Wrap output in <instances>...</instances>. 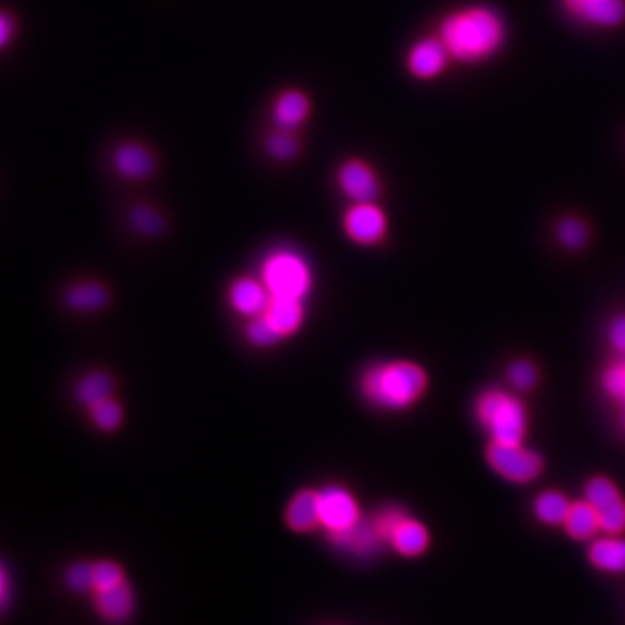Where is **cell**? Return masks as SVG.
Masks as SVG:
<instances>
[{"instance_id":"obj_31","label":"cell","mask_w":625,"mask_h":625,"mask_svg":"<svg viewBox=\"0 0 625 625\" xmlns=\"http://www.w3.org/2000/svg\"><path fill=\"white\" fill-rule=\"evenodd\" d=\"M131 223L143 235H157L164 228V221L150 207H136L131 212Z\"/></svg>"},{"instance_id":"obj_24","label":"cell","mask_w":625,"mask_h":625,"mask_svg":"<svg viewBox=\"0 0 625 625\" xmlns=\"http://www.w3.org/2000/svg\"><path fill=\"white\" fill-rule=\"evenodd\" d=\"M125 580H129L127 573H125L124 566L119 565L117 561H93V591L91 594L124 584Z\"/></svg>"},{"instance_id":"obj_29","label":"cell","mask_w":625,"mask_h":625,"mask_svg":"<svg viewBox=\"0 0 625 625\" xmlns=\"http://www.w3.org/2000/svg\"><path fill=\"white\" fill-rule=\"evenodd\" d=\"M266 150L270 153V157L275 158V160H282V162H287V160H292V158L297 157V153H299V143H297V139L290 134V131H280L275 132V134H271L268 141H266Z\"/></svg>"},{"instance_id":"obj_8","label":"cell","mask_w":625,"mask_h":625,"mask_svg":"<svg viewBox=\"0 0 625 625\" xmlns=\"http://www.w3.org/2000/svg\"><path fill=\"white\" fill-rule=\"evenodd\" d=\"M586 500L596 509L603 532L608 535L625 532V499L610 478L596 476L587 481Z\"/></svg>"},{"instance_id":"obj_15","label":"cell","mask_w":625,"mask_h":625,"mask_svg":"<svg viewBox=\"0 0 625 625\" xmlns=\"http://www.w3.org/2000/svg\"><path fill=\"white\" fill-rule=\"evenodd\" d=\"M566 6L591 27L615 28L625 21V0H577Z\"/></svg>"},{"instance_id":"obj_23","label":"cell","mask_w":625,"mask_h":625,"mask_svg":"<svg viewBox=\"0 0 625 625\" xmlns=\"http://www.w3.org/2000/svg\"><path fill=\"white\" fill-rule=\"evenodd\" d=\"M113 388V379L106 372H89L77 382L75 396L82 405L91 408L96 403L112 398Z\"/></svg>"},{"instance_id":"obj_11","label":"cell","mask_w":625,"mask_h":625,"mask_svg":"<svg viewBox=\"0 0 625 625\" xmlns=\"http://www.w3.org/2000/svg\"><path fill=\"white\" fill-rule=\"evenodd\" d=\"M337 185L353 204L375 202L381 193V183L374 169L362 160H348L337 172Z\"/></svg>"},{"instance_id":"obj_30","label":"cell","mask_w":625,"mask_h":625,"mask_svg":"<svg viewBox=\"0 0 625 625\" xmlns=\"http://www.w3.org/2000/svg\"><path fill=\"white\" fill-rule=\"evenodd\" d=\"M507 379H509L514 389L530 391V389L535 388V384L539 381V372H537L532 362L516 360L507 369Z\"/></svg>"},{"instance_id":"obj_25","label":"cell","mask_w":625,"mask_h":625,"mask_svg":"<svg viewBox=\"0 0 625 625\" xmlns=\"http://www.w3.org/2000/svg\"><path fill=\"white\" fill-rule=\"evenodd\" d=\"M66 589L75 594H91L93 591V561H75L65 570Z\"/></svg>"},{"instance_id":"obj_17","label":"cell","mask_w":625,"mask_h":625,"mask_svg":"<svg viewBox=\"0 0 625 625\" xmlns=\"http://www.w3.org/2000/svg\"><path fill=\"white\" fill-rule=\"evenodd\" d=\"M264 318L271 327L283 337L294 336L297 330L303 327L304 306L301 299L292 297H271L268 308L264 311Z\"/></svg>"},{"instance_id":"obj_19","label":"cell","mask_w":625,"mask_h":625,"mask_svg":"<svg viewBox=\"0 0 625 625\" xmlns=\"http://www.w3.org/2000/svg\"><path fill=\"white\" fill-rule=\"evenodd\" d=\"M310 101L299 91L280 94L273 106V119L282 131H292L308 119Z\"/></svg>"},{"instance_id":"obj_3","label":"cell","mask_w":625,"mask_h":625,"mask_svg":"<svg viewBox=\"0 0 625 625\" xmlns=\"http://www.w3.org/2000/svg\"><path fill=\"white\" fill-rule=\"evenodd\" d=\"M476 419L495 443L520 445L527 438L528 412L520 398L504 389H487L476 400Z\"/></svg>"},{"instance_id":"obj_36","label":"cell","mask_w":625,"mask_h":625,"mask_svg":"<svg viewBox=\"0 0 625 625\" xmlns=\"http://www.w3.org/2000/svg\"><path fill=\"white\" fill-rule=\"evenodd\" d=\"M624 429H625V415H624Z\"/></svg>"},{"instance_id":"obj_32","label":"cell","mask_w":625,"mask_h":625,"mask_svg":"<svg viewBox=\"0 0 625 625\" xmlns=\"http://www.w3.org/2000/svg\"><path fill=\"white\" fill-rule=\"evenodd\" d=\"M603 386L608 395L617 398V400H625V365L615 363L610 369L606 370L603 375Z\"/></svg>"},{"instance_id":"obj_26","label":"cell","mask_w":625,"mask_h":625,"mask_svg":"<svg viewBox=\"0 0 625 625\" xmlns=\"http://www.w3.org/2000/svg\"><path fill=\"white\" fill-rule=\"evenodd\" d=\"M89 412H91L94 426L101 431H106V433H112L119 428L122 419H124L122 407L113 398L96 403L94 407L89 408Z\"/></svg>"},{"instance_id":"obj_21","label":"cell","mask_w":625,"mask_h":625,"mask_svg":"<svg viewBox=\"0 0 625 625\" xmlns=\"http://www.w3.org/2000/svg\"><path fill=\"white\" fill-rule=\"evenodd\" d=\"M570 507L572 502L565 494H561L558 490H546L537 495V499L533 502V513L540 523H544L547 527H556L565 523Z\"/></svg>"},{"instance_id":"obj_13","label":"cell","mask_w":625,"mask_h":625,"mask_svg":"<svg viewBox=\"0 0 625 625\" xmlns=\"http://www.w3.org/2000/svg\"><path fill=\"white\" fill-rule=\"evenodd\" d=\"M230 306L238 315L256 318L264 315L271 301L270 290L266 289L263 280L256 278H237L228 290Z\"/></svg>"},{"instance_id":"obj_16","label":"cell","mask_w":625,"mask_h":625,"mask_svg":"<svg viewBox=\"0 0 625 625\" xmlns=\"http://www.w3.org/2000/svg\"><path fill=\"white\" fill-rule=\"evenodd\" d=\"M113 165L120 176L131 181H141L152 176L155 160L145 146L138 143H124L113 153Z\"/></svg>"},{"instance_id":"obj_37","label":"cell","mask_w":625,"mask_h":625,"mask_svg":"<svg viewBox=\"0 0 625 625\" xmlns=\"http://www.w3.org/2000/svg\"><path fill=\"white\" fill-rule=\"evenodd\" d=\"M624 365H625V362H624ZM624 402H625V400H624Z\"/></svg>"},{"instance_id":"obj_1","label":"cell","mask_w":625,"mask_h":625,"mask_svg":"<svg viewBox=\"0 0 625 625\" xmlns=\"http://www.w3.org/2000/svg\"><path fill=\"white\" fill-rule=\"evenodd\" d=\"M452 60L480 63L499 53L506 40V25L494 9L469 6L441 21L440 35Z\"/></svg>"},{"instance_id":"obj_27","label":"cell","mask_w":625,"mask_h":625,"mask_svg":"<svg viewBox=\"0 0 625 625\" xmlns=\"http://www.w3.org/2000/svg\"><path fill=\"white\" fill-rule=\"evenodd\" d=\"M245 336H247V341L256 348H271L282 341V336L271 327L270 322L263 315L250 318L245 329Z\"/></svg>"},{"instance_id":"obj_14","label":"cell","mask_w":625,"mask_h":625,"mask_svg":"<svg viewBox=\"0 0 625 625\" xmlns=\"http://www.w3.org/2000/svg\"><path fill=\"white\" fill-rule=\"evenodd\" d=\"M285 525L290 532L311 533L316 528H322L320 521V492L316 490H301L297 492L285 507Z\"/></svg>"},{"instance_id":"obj_2","label":"cell","mask_w":625,"mask_h":625,"mask_svg":"<svg viewBox=\"0 0 625 625\" xmlns=\"http://www.w3.org/2000/svg\"><path fill=\"white\" fill-rule=\"evenodd\" d=\"M428 374L410 360L375 363L362 377V395L374 407L402 412L421 400Z\"/></svg>"},{"instance_id":"obj_6","label":"cell","mask_w":625,"mask_h":625,"mask_svg":"<svg viewBox=\"0 0 625 625\" xmlns=\"http://www.w3.org/2000/svg\"><path fill=\"white\" fill-rule=\"evenodd\" d=\"M377 521L388 539L389 546L405 558H417L429 547L428 528L421 521L410 518L400 507H388L377 514Z\"/></svg>"},{"instance_id":"obj_22","label":"cell","mask_w":625,"mask_h":625,"mask_svg":"<svg viewBox=\"0 0 625 625\" xmlns=\"http://www.w3.org/2000/svg\"><path fill=\"white\" fill-rule=\"evenodd\" d=\"M110 301L105 285L98 282H80L66 292V304L77 311H98Z\"/></svg>"},{"instance_id":"obj_35","label":"cell","mask_w":625,"mask_h":625,"mask_svg":"<svg viewBox=\"0 0 625 625\" xmlns=\"http://www.w3.org/2000/svg\"><path fill=\"white\" fill-rule=\"evenodd\" d=\"M566 4H570V2H577V0H565Z\"/></svg>"},{"instance_id":"obj_12","label":"cell","mask_w":625,"mask_h":625,"mask_svg":"<svg viewBox=\"0 0 625 625\" xmlns=\"http://www.w3.org/2000/svg\"><path fill=\"white\" fill-rule=\"evenodd\" d=\"M450 60L452 56L448 53L443 40L440 37H428L415 42L408 51V72L412 73L415 79H435L440 73L445 72Z\"/></svg>"},{"instance_id":"obj_20","label":"cell","mask_w":625,"mask_h":625,"mask_svg":"<svg viewBox=\"0 0 625 625\" xmlns=\"http://www.w3.org/2000/svg\"><path fill=\"white\" fill-rule=\"evenodd\" d=\"M563 527L572 539L586 542L596 537V533L601 530V523L596 509L587 500H582L572 504Z\"/></svg>"},{"instance_id":"obj_4","label":"cell","mask_w":625,"mask_h":625,"mask_svg":"<svg viewBox=\"0 0 625 625\" xmlns=\"http://www.w3.org/2000/svg\"><path fill=\"white\" fill-rule=\"evenodd\" d=\"M261 280L270 290L271 297H292L303 301L310 294L313 275L303 256L294 250H277L266 257Z\"/></svg>"},{"instance_id":"obj_18","label":"cell","mask_w":625,"mask_h":625,"mask_svg":"<svg viewBox=\"0 0 625 625\" xmlns=\"http://www.w3.org/2000/svg\"><path fill=\"white\" fill-rule=\"evenodd\" d=\"M589 561L599 572L625 573V539L620 535H608L593 540L589 547Z\"/></svg>"},{"instance_id":"obj_34","label":"cell","mask_w":625,"mask_h":625,"mask_svg":"<svg viewBox=\"0 0 625 625\" xmlns=\"http://www.w3.org/2000/svg\"><path fill=\"white\" fill-rule=\"evenodd\" d=\"M14 23L11 18H9V14H2V21H0V40H2V46H6L9 44V40H11V33L14 32Z\"/></svg>"},{"instance_id":"obj_7","label":"cell","mask_w":625,"mask_h":625,"mask_svg":"<svg viewBox=\"0 0 625 625\" xmlns=\"http://www.w3.org/2000/svg\"><path fill=\"white\" fill-rule=\"evenodd\" d=\"M362 520L360 504L348 488L330 485L320 490V521L329 537L349 532Z\"/></svg>"},{"instance_id":"obj_10","label":"cell","mask_w":625,"mask_h":625,"mask_svg":"<svg viewBox=\"0 0 625 625\" xmlns=\"http://www.w3.org/2000/svg\"><path fill=\"white\" fill-rule=\"evenodd\" d=\"M91 603L99 619L108 625H125L138 612V598L129 580L91 594Z\"/></svg>"},{"instance_id":"obj_9","label":"cell","mask_w":625,"mask_h":625,"mask_svg":"<svg viewBox=\"0 0 625 625\" xmlns=\"http://www.w3.org/2000/svg\"><path fill=\"white\" fill-rule=\"evenodd\" d=\"M349 240L358 245H375L388 233V218L375 202H362L349 207L343 219Z\"/></svg>"},{"instance_id":"obj_28","label":"cell","mask_w":625,"mask_h":625,"mask_svg":"<svg viewBox=\"0 0 625 625\" xmlns=\"http://www.w3.org/2000/svg\"><path fill=\"white\" fill-rule=\"evenodd\" d=\"M587 237V226L580 219L566 218L558 224V240L566 249H582L586 245Z\"/></svg>"},{"instance_id":"obj_5","label":"cell","mask_w":625,"mask_h":625,"mask_svg":"<svg viewBox=\"0 0 625 625\" xmlns=\"http://www.w3.org/2000/svg\"><path fill=\"white\" fill-rule=\"evenodd\" d=\"M487 462L500 478L525 485L537 480L544 471V459L535 450L520 445H506L490 441L487 448Z\"/></svg>"},{"instance_id":"obj_33","label":"cell","mask_w":625,"mask_h":625,"mask_svg":"<svg viewBox=\"0 0 625 625\" xmlns=\"http://www.w3.org/2000/svg\"><path fill=\"white\" fill-rule=\"evenodd\" d=\"M608 341L615 351L625 355V315H620L612 320L608 329Z\"/></svg>"}]
</instances>
